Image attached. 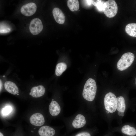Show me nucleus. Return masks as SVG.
<instances>
[{
    "mask_svg": "<svg viewBox=\"0 0 136 136\" xmlns=\"http://www.w3.org/2000/svg\"><path fill=\"white\" fill-rule=\"evenodd\" d=\"M97 86L95 80L92 78L88 79L84 85L82 96L87 101H92L94 99L96 94Z\"/></svg>",
    "mask_w": 136,
    "mask_h": 136,
    "instance_id": "nucleus-1",
    "label": "nucleus"
},
{
    "mask_svg": "<svg viewBox=\"0 0 136 136\" xmlns=\"http://www.w3.org/2000/svg\"><path fill=\"white\" fill-rule=\"evenodd\" d=\"M135 58L134 54L130 52L123 54L118 61L117 65L119 70H124L129 67L133 63Z\"/></svg>",
    "mask_w": 136,
    "mask_h": 136,
    "instance_id": "nucleus-2",
    "label": "nucleus"
},
{
    "mask_svg": "<svg viewBox=\"0 0 136 136\" xmlns=\"http://www.w3.org/2000/svg\"><path fill=\"white\" fill-rule=\"evenodd\" d=\"M118 10L117 4L114 0H108L103 4V11L108 17L111 18L115 16L117 14Z\"/></svg>",
    "mask_w": 136,
    "mask_h": 136,
    "instance_id": "nucleus-3",
    "label": "nucleus"
},
{
    "mask_svg": "<svg viewBox=\"0 0 136 136\" xmlns=\"http://www.w3.org/2000/svg\"><path fill=\"white\" fill-rule=\"evenodd\" d=\"M104 105L105 109L108 112L112 113L116 111L117 98L114 93L109 92L106 94L104 98Z\"/></svg>",
    "mask_w": 136,
    "mask_h": 136,
    "instance_id": "nucleus-4",
    "label": "nucleus"
},
{
    "mask_svg": "<svg viewBox=\"0 0 136 136\" xmlns=\"http://www.w3.org/2000/svg\"><path fill=\"white\" fill-rule=\"evenodd\" d=\"M43 26L41 20L38 18H36L31 21L29 26V29L31 34L37 35L42 31Z\"/></svg>",
    "mask_w": 136,
    "mask_h": 136,
    "instance_id": "nucleus-5",
    "label": "nucleus"
},
{
    "mask_svg": "<svg viewBox=\"0 0 136 136\" xmlns=\"http://www.w3.org/2000/svg\"><path fill=\"white\" fill-rule=\"evenodd\" d=\"M37 9V6L33 3H27L23 6L20 9L21 12L24 15L30 16L33 15Z\"/></svg>",
    "mask_w": 136,
    "mask_h": 136,
    "instance_id": "nucleus-6",
    "label": "nucleus"
},
{
    "mask_svg": "<svg viewBox=\"0 0 136 136\" xmlns=\"http://www.w3.org/2000/svg\"><path fill=\"white\" fill-rule=\"evenodd\" d=\"M30 123L36 126H41L45 122V120L43 115L40 113H36L33 114L29 119Z\"/></svg>",
    "mask_w": 136,
    "mask_h": 136,
    "instance_id": "nucleus-7",
    "label": "nucleus"
},
{
    "mask_svg": "<svg viewBox=\"0 0 136 136\" xmlns=\"http://www.w3.org/2000/svg\"><path fill=\"white\" fill-rule=\"evenodd\" d=\"M54 18L55 21L60 24H63L65 21V17L62 11L59 8H54L52 11Z\"/></svg>",
    "mask_w": 136,
    "mask_h": 136,
    "instance_id": "nucleus-8",
    "label": "nucleus"
},
{
    "mask_svg": "<svg viewBox=\"0 0 136 136\" xmlns=\"http://www.w3.org/2000/svg\"><path fill=\"white\" fill-rule=\"evenodd\" d=\"M39 136H54L55 131L53 128L47 126L41 127L38 130Z\"/></svg>",
    "mask_w": 136,
    "mask_h": 136,
    "instance_id": "nucleus-9",
    "label": "nucleus"
},
{
    "mask_svg": "<svg viewBox=\"0 0 136 136\" xmlns=\"http://www.w3.org/2000/svg\"><path fill=\"white\" fill-rule=\"evenodd\" d=\"M86 123L85 117L81 114L77 115L72 123V125L76 128H79L83 127Z\"/></svg>",
    "mask_w": 136,
    "mask_h": 136,
    "instance_id": "nucleus-10",
    "label": "nucleus"
},
{
    "mask_svg": "<svg viewBox=\"0 0 136 136\" xmlns=\"http://www.w3.org/2000/svg\"><path fill=\"white\" fill-rule=\"evenodd\" d=\"M44 87L42 85H39L32 87L29 94L33 97L37 98L43 96L45 92Z\"/></svg>",
    "mask_w": 136,
    "mask_h": 136,
    "instance_id": "nucleus-11",
    "label": "nucleus"
},
{
    "mask_svg": "<svg viewBox=\"0 0 136 136\" xmlns=\"http://www.w3.org/2000/svg\"><path fill=\"white\" fill-rule=\"evenodd\" d=\"M4 87L7 91L11 94L16 95L18 93V87L15 84L12 82L6 81L4 84Z\"/></svg>",
    "mask_w": 136,
    "mask_h": 136,
    "instance_id": "nucleus-12",
    "label": "nucleus"
},
{
    "mask_svg": "<svg viewBox=\"0 0 136 136\" xmlns=\"http://www.w3.org/2000/svg\"><path fill=\"white\" fill-rule=\"evenodd\" d=\"M49 111L50 114L53 116L58 115L61 111V108L58 103L56 101H53L50 103Z\"/></svg>",
    "mask_w": 136,
    "mask_h": 136,
    "instance_id": "nucleus-13",
    "label": "nucleus"
},
{
    "mask_svg": "<svg viewBox=\"0 0 136 136\" xmlns=\"http://www.w3.org/2000/svg\"><path fill=\"white\" fill-rule=\"evenodd\" d=\"M121 131L123 133L128 136H135L136 135V129L128 125L123 126Z\"/></svg>",
    "mask_w": 136,
    "mask_h": 136,
    "instance_id": "nucleus-14",
    "label": "nucleus"
},
{
    "mask_svg": "<svg viewBox=\"0 0 136 136\" xmlns=\"http://www.w3.org/2000/svg\"><path fill=\"white\" fill-rule=\"evenodd\" d=\"M125 30L126 33L129 36L136 37V23L128 24L126 25Z\"/></svg>",
    "mask_w": 136,
    "mask_h": 136,
    "instance_id": "nucleus-15",
    "label": "nucleus"
},
{
    "mask_svg": "<svg viewBox=\"0 0 136 136\" xmlns=\"http://www.w3.org/2000/svg\"><path fill=\"white\" fill-rule=\"evenodd\" d=\"M126 109L125 99L122 96H120L117 98V109L118 111L124 112Z\"/></svg>",
    "mask_w": 136,
    "mask_h": 136,
    "instance_id": "nucleus-16",
    "label": "nucleus"
},
{
    "mask_svg": "<svg viewBox=\"0 0 136 136\" xmlns=\"http://www.w3.org/2000/svg\"><path fill=\"white\" fill-rule=\"evenodd\" d=\"M67 5L70 10L72 11H77L79 7V3L77 0H68Z\"/></svg>",
    "mask_w": 136,
    "mask_h": 136,
    "instance_id": "nucleus-17",
    "label": "nucleus"
},
{
    "mask_svg": "<svg viewBox=\"0 0 136 136\" xmlns=\"http://www.w3.org/2000/svg\"><path fill=\"white\" fill-rule=\"evenodd\" d=\"M67 68V65L64 62H61L57 64L55 69V73L58 76H60Z\"/></svg>",
    "mask_w": 136,
    "mask_h": 136,
    "instance_id": "nucleus-18",
    "label": "nucleus"
},
{
    "mask_svg": "<svg viewBox=\"0 0 136 136\" xmlns=\"http://www.w3.org/2000/svg\"><path fill=\"white\" fill-rule=\"evenodd\" d=\"M91 2L92 4L96 7L99 10L103 11V5L105 2L100 0H91Z\"/></svg>",
    "mask_w": 136,
    "mask_h": 136,
    "instance_id": "nucleus-19",
    "label": "nucleus"
},
{
    "mask_svg": "<svg viewBox=\"0 0 136 136\" xmlns=\"http://www.w3.org/2000/svg\"><path fill=\"white\" fill-rule=\"evenodd\" d=\"M11 107L9 106H7L5 107L2 111V113L3 115H8L11 112Z\"/></svg>",
    "mask_w": 136,
    "mask_h": 136,
    "instance_id": "nucleus-20",
    "label": "nucleus"
},
{
    "mask_svg": "<svg viewBox=\"0 0 136 136\" xmlns=\"http://www.w3.org/2000/svg\"><path fill=\"white\" fill-rule=\"evenodd\" d=\"M75 136H91V135L89 133L85 132L79 133Z\"/></svg>",
    "mask_w": 136,
    "mask_h": 136,
    "instance_id": "nucleus-21",
    "label": "nucleus"
},
{
    "mask_svg": "<svg viewBox=\"0 0 136 136\" xmlns=\"http://www.w3.org/2000/svg\"><path fill=\"white\" fill-rule=\"evenodd\" d=\"M124 112L121 111H118V115L120 116H124Z\"/></svg>",
    "mask_w": 136,
    "mask_h": 136,
    "instance_id": "nucleus-22",
    "label": "nucleus"
},
{
    "mask_svg": "<svg viewBox=\"0 0 136 136\" xmlns=\"http://www.w3.org/2000/svg\"><path fill=\"white\" fill-rule=\"evenodd\" d=\"M2 82L1 81V80H0V90H1V89L2 87Z\"/></svg>",
    "mask_w": 136,
    "mask_h": 136,
    "instance_id": "nucleus-23",
    "label": "nucleus"
},
{
    "mask_svg": "<svg viewBox=\"0 0 136 136\" xmlns=\"http://www.w3.org/2000/svg\"><path fill=\"white\" fill-rule=\"evenodd\" d=\"M17 95H19L18 94V93L17 94Z\"/></svg>",
    "mask_w": 136,
    "mask_h": 136,
    "instance_id": "nucleus-24",
    "label": "nucleus"
},
{
    "mask_svg": "<svg viewBox=\"0 0 136 136\" xmlns=\"http://www.w3.org/2000/svg\"><path fill=\"white\" fill-rule=\"evenodd\" d=\"M135 80H136V78Z\"/></svg>",
    "mask_w": 136,
    "mask_h": 136,
    "instance_id": "nucleus-25",
    "label": "nucleus"
},
{
    "mask_svg": "<svg viewBox=\"0 0 136 136\" xmlns=\"http://www.w3.org/2000/svg\"></svg>",
    "mask_w": 136,
    "mask_h": 136,
    "instance_id": "nucleus-26",
    "label": "nucleus"
}]
</instances>
